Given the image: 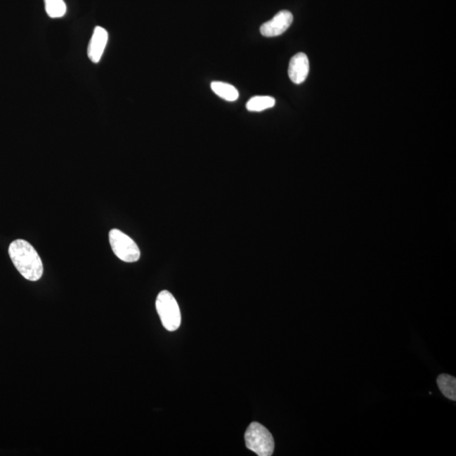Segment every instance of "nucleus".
<instances>
[{"label":"nucleus","mask_w":456,"mask_h":456,"mask_svg":"<svg viewBox=\"0 0 456 456\" xmlns=\"http://www.w3.org/2000/svg\"><path fill=\"white\" fill-rule=\"evenodd\" d=\"M9 254L15 267L24 278L31 282L39 281L44 273L43 261L30 242L23 240L12 242Z\"/></svg>","instance_id":"obj_1"},{"label":"nucleus","mask_w":456,"mask_h":456,"mask_svg":"<svg viewBox=\"0 0 456 456\" xmlns=\"http://www.w3.org/2000/svg\"><path fill=\"white\" fill-rule=\"evenodd\" d=\"M246 446L259 456H271L275 450L273 436L265 426L252 422L246 430Z\"/></svg>","instance_id":"obj_2"},{"label":"nucleus","mask_w":456,"mask_h":456,"mask_svg":"<svg viewBox=\"0 0 456 456\" xmlns=\"http://www.w3.org/2000/svg\"><path fill=\"white\" fill-rule=\"evenodd\" d=\"M156 308L162 325L169 332H175L181 325V312L173 294L162 291L156 301Z\"/></svg>","instance_id":"obj_3"},{"label":"nucleus","mask_w":456,"mask_h":456,"mask_svg":"<svg viewBox=\"0 0 456 456\" xmlns=\"http://www.w3.org/2000/svg\"><path fill=\"white\" fill-rule=\"evenodd\" d=\"M111 248L116 256L127 263L136 262L141 258V251L136 242L119 229L110 232Z\"/></svg>","instance_id":"obj_4"},{"label":"nucleus","mask_w":456,"mask_h":456,"mask_svg":"<svg viewBox=\"0 0 456 456\" xmlns=\"http://www.w3.org/2000/svg\"><path fill=\"white\" fill-rule=\"evenodd\" d=\"M292 22H294V16L290 11H280L274 16L273 19L262 25L261 33L267 37L282 35L291 27Z\"/></svg>","instance_id":"obj_5"},{"label":"nucleus","mask_w":456,"mask_h":456,"mask_svg":"<svg viewBox=\"0 0 456 456\" xmlns=\"http://www.w3.org/2000/svg\"><path fill=\"white\" fill-rule=\"evenodd\" d=\"M108 40V33L105 29L101 27H97L94 29L93 35L91 37L87 49L88 58L94 64H98L101 60Z\"/></svg>","instance_id":"obj_6"},{"label":"nucleus","mask_w":456,"mask_h":456,"mask_svg":"<svg viewBox=\"0 0 456 456\" xmlns=\"http://www.w3.org/2000/svg\"><path fill=\"white\" fill-rule=\"evenodd\" d=\"M309 73V61L306 54L299 53L292 58L288 68V75L291 81L297 85L302 84Z\"/></svg>","instance_id":"obj_7"},{"label":"nucleus","mask_w":456,"mask_h":456,"mask_svg":"<svg viewBox=\"0 0 456 456\" xmlns=\"http://www.w3.org/2000/svg\"><path fill=\"white\" fill-rule=\"evenodd\" d=\"M439 390L446 398L456 400V379L453 376L442 374L437 379Z\"/></svg>","instance_id":"obj_8"},{"label":"nucleus","mask_w":456,"mask_h":456,"mask_svg":"<svg viewBox=\"0 0 456 456\" xmlns=\"http://www.w3.org/2000/svg\"><path fill=\"white\" fill-rule=\"evenodd\" d=\"M211 86L217 96L228 102L236 101L240 96L236 88L228 83L214 82L211 83Z\"/></svg>","instance_id":"obj_9"},{"label":"nucleus","mask_w":456,"mask_h":456,"mask_svg":"<svg viewBox=\"0 0 456 456\" xmlns=\"http://www.w3.org/2000/svg\"><path fill=\"white\" fill-rule=\"evenodd\" d=\"M275 100L268 96H257L249 100L246 104L247 110L250 112H261L268 108H273Z\"/></svg>","instance_id":"obj_10"},{"label":"nucleus","mask_w":456,"mask_h":456,"mask_svg":"<svg viewBox=\"0 0 456 456\" xmlns=\"http://www.w3.org/2000/svg\"><path fill=\"white\" fill-rule=\"evenodd\" d=\"M46 11L51 18H61L66 14L64 0H44Z\"/></svg>","instance_id":"obj_11"}]
</instances>
